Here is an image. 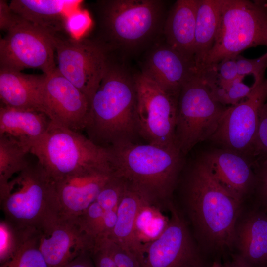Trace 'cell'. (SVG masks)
Segmentation results:
<instances>
[{
	"instance_id": "obj_8",
	"label": "cell",
	"mask_w": 267,
	"mask_h": 267,
	"mask_svg": "<svg viewBox=\"0 0 267 267\" xmlns=\"http://www.w3.org/2000/svg\"><path fill=\"white\" fill-rule=\"evenodd\" d=\"M228 107L214 99L198 74L192 76L178 96L175 135L177 149L184 155L197 144L210 140Z\"/></svg>"
},
{
	"instance_id": "obj_7",
	"label": "cell",
	"mask_w": 267,
	"mask_h": 267,
	"mask_svg": "<svg viewBox=\"0 0 267 267\" xmlns=\"http://www.w3.org/2000/svg\"><path fill=\"white\" fill-rule=\"evenodd\" d=\"M259 45L267 47V1L222 0L214 43L199 72Z\"/></svg>"
},
{
	"instance_id": "obj_32",
	"label": "cell",
	"mask_w": 267,
	"mask_h": 267,
	"mask_svg": "<svg viewBox=\"0 0 267 267\" xmlns=\"http://www.w3.org/2000/svg\"><path fill=\"white\" fill-rule=\"evenodd\" d=\"M251 158L253 163L267 159V100L260 112Z\"/></svg>"
},
{
	"instance_id": "obj_18",
	"label": "cell",
	"mask_w": 267,
	"mask_h": 267,
	"mask_svg": "<svg viewBox=\"0 0 267 267\" xmlns=\"http://www.w3.org/2000/svg\"><path fill=\"white\" fill-rule=\"evenodd\" d=\"M142 73L165 91L179 95L181 87L197 74L194 61L166 42L154 44L144 61Z\"/></svg>"
},
{
	"instance_id": "obj_34",
	"label": "cell",
	"mask_w": 267,
	"mask_h": 267,
	"mask_svg": "<svg viewBox=\"0 0 267 267\" xmlns=\"http://www.w3.org/2000/svg\"><path fill=\"white\" fill-rule=\"evenodd\" d=\"M253 167L256 185L251 198L267 212V159L253 163Z\"/></svg>"
},
{
	"instance_id": "obj_21",
	"label": "cell",
	"mask_w": 267,
	"mask_h": 267,
	"mask_svg": "<svg viewBox=\"0 0 267 267\" xmlns=\"http://www.w3.org/2000/svg\"><path fill=\"white\" fill-rule=\"evenodd\" d=\"M44 74H26L0 69V98L4 106L44 113L42 86Z\"/></svg>"
},
{
	"instance_id": "obj_20",
	"label": "cell",
	"mask_w": 267,
	"mask_h": 267,
	"mask_svg": "<svg viewBox=\"0 0 267 267\" xmlns=\"http://www.w3.org/2000/svg\"><path fill=\"white\" fill-rule=\"evenodd\" d=\"M79 0H12L9 5L19 17L47 34L63 35L65 20L83 3ZM67 34V33H66Z\"/></svg>"
},
{
	"instance_id": "obj_24",
	"label": "cell",
	"mask_w": 267,
	"mask_h": 267,
	"mask_svg": "<svg viewBox=\"0 0 267 267\" xmlns=\"http://www.w3.org/2000/svg\"><path fill=\"white\" fill-rule=\"evenodd\" d=\"M146 202L150 203L141 192L126 183L124 194L117 208L116 223L108 238L135 255L139 264L143 247L135 236V221L140 207Z\"/></svg>"
},
{
	"instance_id": "obj_16",
	"label": "cell",
	"mask_w": 267,
	"mask_h": 267,
	"mask_svg": "<svg viewBox=\"0 0 267 267\" xmlns=\"http://www.w3.org/2000/svg\"><path fill=\"white\" fill-rule=\"evenodd\" d=\"M250 267H267V212L252 199L242 203L234 231V252Z\"/></svg>"
},
{
	"instance_id": "obj_26",
	"label": "cell",
	"mask_w": 267,
	"mask_h": 267,
	"mask_svg": "<svg viewBox=\"0 0 267 267\" xmlns=\"http://www.w3.org/2000/svg\"><path fill=\"white\" fill-rule=\"evenodd\" d=\"M28 153L27 147L11 138L0 135V191L29 165Z\"/></svg>"
},
{
	"instance_id": "obj_39",
	"label": "cell",
	"mask_w": 267,
	"mask_h": 267,
	"mask_svg": "<svg viewBox=\"0 0 267 267\" xmlns=\"http://www.w3.org/2000/svg\"><path fill=\"white\" fill-rule=\"evenodd\" d=\"M221 267H250V266L237 254L231 253L229 259L223 263H221Z\"/></svg>"
},
{
	"instance_id": "obj_13",
	"label": "cell",
	"mask_w": 267,
	"mask_h": 267,
	"mask_svg": "<svg viewBox=\"0 0 267 267\" xmlns=\"http://www.w3.org/2000/svg\"><path fill=\"white\" fill-rule=\"evenodd\" d=\"M248 96L228 107L210 138L220 148L251 159L262 108L267 100V79L255 86Z\"/></svg>"
},
{
	"instance_id": "obj_36",
	"label": "cell",
	"mask_w": 267,
	"mask_h": 267,
	"mask_svg": "<svg viewBox=\"0 0 267 267\" xmlns=\"http://www.w3.org/2000/svg\"><path fill=\"white\" fill-rule=\"evenodd\" d=\"M90 254L96 267H117L103 239L95 242Z\"/></svg>"
},
{
	"instance_id": "obj_22",
	"label": "cell",
	"mask_w": 267,
	"mask_h": 267,
	"mask_svg": "<svg viewBox=\"0 0 267 267\" xmlns=\"http://www.w3.org/2000/svg\"><path fill=\"white\" fill-rule=\"evenodd\" d=\"M198 0H178L167 14L163 34L172 48L194 61Z\"/></svg>"
},
{
	"instance_id": "obj_15",
	"label": "cell",
	"mask_w": 267,
	"mask_h": 267,
	"mask_svg": "<svg viewBox=\"0 0 267 267\" xmlns=\"http://www.w3.org/2000/svg\"><path fill=\"white\" fill-rule=\"evenodd\" d=\"M37 230L39 249L50 267H61L94 245L77 218L59 215Z\"/></svg>"
},
{
	"instance_id": "obj_17",
	"label": "cell",
	"mask_w": 267,
	"mask_h": 267,
	"mask_svg": "<svg viewBox=\"0 0 267 267\" xmlns=\"http://www.w3.org/2000/svg\"><path fill=\"white\" fill-rule=\"evenodd\" d=\"M202 157L216 180L231 196L242 203L252 197L256 177L250 158L222 148L209 151Z\"/></svg>"
},
{
	"instance_id": "obj_40",
	"label": "cell",
	"mask_w": 267,
	"mask_h": 267,
	"mask_svg": "<svg viewBox=\"0 0 267 267\" xmlns=\"http://www.w3.org/2000/svg\"><path fill=\"white\" fill-rule=\"evenodd\" d=\"M210 267H221V262L220 261H214Z\"/></svg>"
},
{
	"instance_id": "obj_27",
	"label": "cell",
	"mask_w": 267,
	"mask_h": 267,
	"mask_svg": "<svg viewBox=\"0 0 267 267\" xmlns=\"http://www.w3.org/2000/svg\"><path fill=\"white\" fill-rule=\"evenodd\" d=\"M19 240L12 255L0 267H50L41 252L36 229L19 230Z\"/></svg>"
},
{
	"instance_id": "obj_19",
	"label": "cell",
	"mask_w": 267,
	"mask_h": 267,
	"mask_svg": "<svg viewBox=\"0 0 267 267\" xmlns=\"http://www.w3.org/2000/svg\"><path fill=\"white\" fill-rule=\"evenodd\" d=\"M114 176L112 171L88 169L55 182L61 215L72 218L80 216Z\"/></svg>"
},
{
	"instance_id": "obj_1",
	"label": "cell",
	"mask_w": 267,
	"mask_h": 267,
	"mask_svg": "<svg viewBox=\"0 0 267 267\" xmlns=\"http://www.w3.org/2000/svg\"><path fill=\"white\" fill-rule=\"evenodd\" d=\"M181 202L200 249L213 261L234 252L235 223L240 202L222 188L201 157L189 168L182 181Z\"/></svg>"
},
{
	"instance_id": "obj_11",
	"label": "cell",
	"mask_w": 267,
	"mask_h": 267,
	"mask_svg": "<svg viewBox=\"0 0 267 267\" xmlns=\"http://www.w3.org/2000/svg\"><path fill=\"white\" fill-rule=\"evenodd\" d=\"M168 225L156 239L144 246L140 267H209L181 211L170 202Z\"/></svg>"
},
{
	"instance_id": "obj_35",
	"label": "cell",
	"mask_w": 267,
	"mask_h": 267,
	"mask_svg": "<svg viewBox=\"0 0 267 267\" xmlns=\"http://www.w3.org/2000/svg\"><path fill=\"white\" fill-rule=\"evenodd\" d=\"M103 239L117 267H140L138 259L133 253L109 238Z\"/></svg>"
},
{
	"instance_id": "obj_37",
	"label": "cell",
	"mask_w": 267,
	"mask_h": 267,
	"mask_svg": "<svg viewBox=\"0 0 267 267\" xmlns=\"http://www.w3.org/2000/svg\"><path fill=\"white\" fill-rule=\"evenodd\" d=\"M18 18L9 3L6 0H0V29L6 32L15 24Z\"/></svg>"
},
{
	"instance_id": "obj_4",
	"label": "cell",
	"mask_w": 267,
	"mask_h": 267,
	"mask_svg": "<svg viewBox=\"0 0 267 267\" xmlns=\"http://www.w3.org/2000/svg\"><path fill=\"white\" fill-rule=\"evenodd\" d=\"M96 6L98 33L91 38L109 52L133 51L163 34L165 1L160 0H104Z\"/></svg>"
},
{
	"instance_id": "obj_41",
	"label": "cell",
	"mask_w": 267,
	"mask_h": 267,
	"mask_svg": "<svg viewBox=\"0 0 267 267\" xmlns=\"http://www.w3.org/2000/svg\"></svg>"
},
{
	"instance_id": "obj_12",
	"label": "cell",
	"mask_w": 267,
	"mask_h": 267,
	"mask_svg": "<svg viewBox=\"0 0 267 267\" xmlns=\"http://www.w3.org/2000/svg\"><path fill=\"white\" fill-rule=\"evenodd\" d=\"M55 53L51 36L18 16L0 39V69L37 68L46 74L57 68Z\"/></svg>"
},
{
	"instance_id": "obj_5",
	"label": "cell",
	"mask_w": 267,
	"mask_h": 267,
	"mask_svg": "<svg viewBox=\"0 0 267 267\" xmlns=\"http://www.w3.org/2000/svg\"><path fill=\"white\" fill-rule=\"evenodd\" d=\"M30 153L55 182L84 170L113 172L109 147L51 120L44 134L31 145Z\"/></svg>"
},
{
	"instance_id": "obj_30",
	"label": "cell",
	"mask_w": 267,
	"mask_h": 267,
	"mask_svg": "<svg viewBox=\"0 0 267 267\" xmlns=\"http://www.w3.org/2000/svg\"><path fill=\"white\" fill-rule=\"evenodd\" d=\"M92 25V18L89 11L80 7L67 16L65 31L71 38L79 39L87 34Z\"/></svg>"
},
{
	"instance_id": "obj_6",
	"label": "cell",
	"mask_w": 267,
	"mask_h": 267,
	"mask_svg": "<svg viewBox=\"0 0 267 267\" xmlns=\"http://www.w3.org/2000/svg\"><path fill=\"white\" fill-rule=\"evenodd\" d=\"M0 203L4 219L16 229H38L60 215L55 182L38 162L9 181Z\"/></svg>"
},
{
	"instance_id": "obj_29",
	"label": "cell",
	"mask_w": 267,
	"mask_h": 267,
	"mask_svg": "<svg viewBox=\"0 0 267 267\" xmlns=\"http://www.w3.org/2000/svg\"><path fill=\"white\" fill-rule=\"evenodd\" d=\"M244 78H240L225 85L205 83L214 100L224 106L230 107L247 97L253 89L252 86H249L243 82Z\"/></svg>"
},
{
	"instance_id": "obj_3",
	"label": "cell",
	"mask_w": 267,
	"mask_h": 267,
	"mask_svg": "<svg viewBox=\"0 0 267 267\" xmlns=\"http://www.w3.org/2000/svg\"><path fill=\"white\" fill-rule=\"evenodd\" d=\"M115 176L141 192L152 204H168L179 181L183 155L176 147L124 141L110 147Z\"/></svg>"
},
{
	"instance_id": "obj_28",
	"label": "cell",
	"mask_w": 267,
	"mask_h": 267,
	"mask_svg": "<svg viewBox=\"0 0 267 267\" xmlns=\"http://www.w3.org/2000/svg\"><path fill=\"white\" fill-rule=\"evenodd\" d=\"M169 221L159 206L146 202L140 207L135 219V234L143 248L163 233Z\"/></svg>"
},
{
	"instance_id": "obj_9",
	"label": "cell",
	"mask_w": 267,
	"mask_h": 267,
	"mask_svg": "<svg viewBox=\"0 0 267 267\" xmlns=\"http://www.w3.org/2000/svg\"><path fill=\"white\" fill-rule=\"evenodd\" d=\"M57 68L89 99L97 89L110 54L99 43L85 36L74 39L64 34L51 36Z\"/></svg>"
},
{
	"instance_id": "obj_33",
	"label": "cell",
	"mask_w": 267,
	"mask_h": 267,
	"mask_svg": "<svg viewBox=\"0 0 267 267\" xmlns=\"http://www.w3.org/2000/svg\"><path fill=\"white\" fill-rule=\"evenodd\" d=\"M19 230L4 219L0 222V264L5 262L16 250L19 240Z\"/></svg>"
},
{
	"instance_id": "obj_31",
	"label": "cell",
	"mask_w": 267,
	"mask_h": 267,
	"mask_svg": "<svg viewBox=\"0 0 267 267\" xmlns=\"http://www.w3.org/2000/svg\"><path fill=\"white\" fill-rule=\"evenodd\" d=\"M239 75L245 77L248 75L254 77L252 86H255L264 79L265 71L267 68V52L261 56L254 59H248L242 55L236 57Z\"/></svg>"
},
{
	"instance_id": "obj_14",
	"label": "cell",
	"mask_w": 267,
	"mask_h": 267,
	"mask_svg": "<svg viewBox=\"0 0 267 267\" xmlns=\"http://www.w3.org/2000/svg\"><path fill=\"white\" fill-rule=\"evenodd\" d=\"M42 98L44 113L51 121L76 132L84 130L90 101L57 68L44 74Z\"/></svg>"
},
{
	"instance_id": "obj_10",
	"label": "cell",
	"mask_w": 267,
	"mask_h": 267,
	"mask_svg": "<svg viewBox=\"0 0 267 267\" xmlns=\"http://www.w3.org/2000/svg\"><path fill=\"white\" fill-rule=\"evenodd\" d=\"M134 76L138 133L148 143L176 147L175 135L179 95L168 93L142 73Z\"/></svg>"
},
{
	"instance_id": "obj_23",
	"label": "cell",
	"mask_w": 267,
	"mask_h": 267,
	"mask_svg": "<svg viewBox=\"0 0 267 267\" xmlns=\"http://www.w3.org/2000/svg\"><path fill=\"white\" fill-rule=\"evenodd\" d=\"M51 122L44 113L1 105L0 135L11 138L27 147L39 139Z\"/></svg>"
},
{
	"instance_id": "obj_38",
	"label": "cell",
	"mask_w": 267,
	"mask_h": 267,
	"mask_svg": "<svg viewBox=\"0 0 267 267\" xmlns=\"http://www.w3.org/2000/svg\"><path fill=\"white\" fill-rule=\"evenodd\" d=\"M61 267H96L90 252L85 251Z\"/></svg>"
},
{
	"instance_id": "obj_2",
	"label": "cell",
	"mask_w": 267,
	"mask_h": 267,
	"mask_svg": "<svg viewBox=\"0 0 267 267\" xmlns=\"http://www.w3.org/2000/svg\"><path fill=\"white\" fill-rule=\"evenodd\" d=\"M84 130L100 146L132 141L138 133L134 74L110 57L90 102Z\"/></svg>"
},
{
	"instance_id": "obj_25",
	"label": "cell",
	"mask_w": 267,
	"mask_h": 267,
	"mask_svg": "<svg viewBox=\"0 0 267 267\" xmlns=\"http://www.w3.org/2000/svg\"><path fill=\"white\" fill-rule=\"evenodd\" d=\"M222 0H198L194 60L197 73L202 69L216 38Z\"/></svg>"
}]
</instances>
